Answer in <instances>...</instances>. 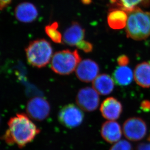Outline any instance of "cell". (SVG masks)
I'll list each match as a JSON object with an SVG mask.
<instances>
[{
  "label": "cell",
  "mask_w": 150,
  "mask_h": 150,
  "mask_svg": "<svg viewBox=\"0 0 150 150\" xmlns=\"http://www.w3.org/2000/svg\"><path fill=\"white\" fill-rule=\"evenodd\" d=\"M8 126L3 139L7 144H16L20 148L32 142L40 132L29 117L23 113L17 114L10 118Z\"/></svg>",
  "instance_id": "1"
},
{
  "label": "cell",
  "mask_w": 150,
  "mask_h": 150,
  "mask_svg": "<svg viewBox=\"0 0 150 150\" xmlns=\"http://www.w3.org/2000/svg\"><path fill=\"white\" fill-rule=\"evenodd\" d=\"M127 37L134 40H145L150 36V12L136 7L127 13Z\"/></svg>",
  "instance_id": "2"
},
{
  "label": "cell",
  "mask_w": 150,
  "mask_h": 150,
  "mask_svg": "<svg viewBox=\"0 0 150 150\" xmlns=\"http://www.w3.org/2000/svg\"><path fill=\"white\" fill-rule=\"evenodd\" d=\"M25 51L28 62L37 68L45 67L53 57V48L51 43L45 39L31 41Z\"/></svg>",
  "instance_id": "3"
},
{
  "label": "cell",
  "mask_w": 150,
  "mask_h": 150,
  "mask_svg": "<svg viewBox=\"0 0 150 150\" xmlns=\"http://www.w3.org/2000/svg\"><path fill=\"white\" fill-rule=\"evenodd\" d=\"M81 61V57L76 50L59 51L52 57L51 68L59 75H69L76 69Z\"/></svg>",
  "instance_id": "4"
},
{
  "label": "cell",
  "mask_w": 150,
  "mask_h": 150,
  "mask_svg": "<svg viewBox=\"0 0 150 150\" xmlns=\"http://www.w3.org/2000/svg\"><path fill=\"white\" fill-rule=\"evenodd\" d=\"M123 134L128 140L138 142L145 137L147 126L142 118L133 117L127 119L123 125Z\"/></svg>",
  "instance_id": "5"
},
{
  "label": "cell",
  "mask_w": 150,
  "mask_h": 150,
  "mask_svg": "<svg viewBox=\"0 0 150 150\" xmlns=\"http://www.w3.org/2000/svg\"><path fill=\"white\" fill-rule=\"evenodd\" d=\"M84 117L82 110L74 104L64 106L58 114V120L60 123L69 129L75 128L80 125Z\"/></svg>",
  "instance_id": "6"
},
{
  "label": "cell",
  "mask_w": 150,
  "mask_h": 150,
  "mask_svg": "<svg viewBox=\"0 0 150 150\" xmlns=\"http://www.w3.org/2000/svg\"><path fill=\"white\" fill-rule=\"evenodd\" d=\"M76 100V104L81 110L89 112L96 110L100 103L98 93L89 87L79 90Z\"/></svg>",
  "instance_id": "7"
},
{
  "label": "cell",
  "mask_w": 150,
  "mask_h": 150,
  "mask_svg": "<svg viewBox=\"0 0 150 150\" xmlns=\"http://www.w3.org/2000/svg\"><path fill=\"white\" fill-rule=\"evenodd\" d=\"M50 112L49 103L41 97L31 98L26 105V112L29 117L37 121H42L47 118Z\"/></svg>",
  "instance_id": "8"
},
{
  "label": "cell",
  "mask_w": 150,
  "mask_h": 150,
  "mask_svg": "<svg viewBox=\"0 0 150 150\" xmlns=\"http://www.w3.org/2000/svg\"><path fill=\"white\" fill-rule=\"evenodd\" d=\"M100 67L97 62L91 59L81 61L76 69V76L82 82L93 81L98 76Z\"/></svg>",
  "instance_id": "9"
},
{
  "label": "cell",
  "mask_w": 150,
  "mask_h": 150,
  "mask_svg": "<svg viewBox=\"0 0 150 150\" xmlns=\"http://www.w3.org/2000/svg\"><path fill=\"white\" fill-rule=\"evenodd\" d=\"M100 111L104 118L115 121L120 118L122 112V105L114 97H109L101 103Z\"/></svg>",
  "instance_id": "10"
},
{
  "label": "cell",
  "mask_w": 150,
  "mask_h": 150,
  "mask_svg": "<svg viewBox=\"0 0 150 150\" xmlns=\"http://www.w3.org/2000/svg\"><path fill=\"white\" fill-rule=\"evenodd\" d=\"M123 132L118 123L108 120L103 123L100 130L103 139L108 143L114 144L121 139Z\"/></svg>",
  "instance_id": "11"
},
{
  "label": "cell",
  "mask_w": 150,
  "mask_h": 150,
  "mask_svg": "<svg viewBox=\"0 0 150 150\" xmlns=\"http://www.w3.org/2000/svg\"><path fill=\"white\" fill-rule=\"evenodd\" d=\"M16 19L24 23H30L36 20L38 11L34 4L29 2H23L18 4L15 9Z\"/></svg>",
  "instance_id": "12"
},
{
  "label": "cell",
  "mask_w": 150,
  "mask_h": 150,
  "mask_svg": "<svg viewBox=\"0 0 150 150\" xmlns=\"http://www.w3.org/2000/svg\"><path fill=\"white\" fill-rule=\"evenodd\" d=\"M85 35V29L78 22H73L64 32L62 42L69 46L76 45L83 40Z\"/></svg>",
  "instance_id": "13"
},
{
  "label": "cell",
  "mask_w": 150,
  "mask_h": 150,
  "mask_svg": "<svg viewBox=\"0 0 150 150\" xmlns=\"http://www.w3.org/2000/svg\"><path fill=\"white\" fill-rule=\"evenodd\" d=\"M93 88L101 95L111 94L115 87V81L112 77L106 74L98 76L93 81Z\"/></svg>",
  "instance_id": "14"
},
{
  "label": "cell",
  "mask_w": 150,
  "mask_h": 150,
  "mask_svg": "<svg viewBox=\"0 0 150 150\" xmlns=\"http://www.w3.org/2000/svg\"><path fill=\"white\" fill-rule=\"evenodd\" d=\"M134 76L136 83L140 86L150 87V62L138 64L134 69Z\"/></svg>",
  "instance_id": "15"
},
{
  "label": "cell",
  "mask_w": 150,
  "mask_h": 150,
  "mask_svg": "<svg viewBox=\"0 0 150 150\" xmlns=\"http://www.w3.org/2000/svg\"><path fill=\"white\" fill-rule=\"evenodd\" d=\"M127 18V13L123 10L111 9L107 16V23L112 29H123L126 25Z\"/></svg>",
  "instance_id": "16"
},
{
  "label": "cell",
  "mask_w": 150,
  "mask_h": 150,
  "mask_svg": "<svg viewBox=\"0 0 150 150\" xmlns=\"http://www.w3.org/2000/svg\"><path fill=\"white\" fill-rule=\"evenodd\" d=\"M112 78L117 85L122 86H127L133 81V72L131 68L126 66L118 67L114 71Z\"/></svg>",
  "instance_id": "17"
},
{
  "label": "cell",
  "mask_w": 150,
  "mask_h": 150,
  "mask_svg": "<svg viewBox=\"0 0 150 150\" xmlns=\"http://www.w3.org/2000/svg\"><path fill=\"white\" fill-rule=\"evenodd\" d=\"M143 0H110L115 8L122 10L126 13L137 7Z\"/></svg>",
  "instance_id": "18"
},
{
  "label": "cell",
  "mask_w": 150,
  "mask_h": 150,
  "mask_svg": "<svg viewBox=\"0 0 150 150\" xmlns=\"http://www.w3.org/2000/svg\"><path fill=\"white\" fill-rule=\"evenodd\" d=\"M59 24L57 22H54L50 25H48L45 28V31L50 39L55 43L62 42V34L58 30Z\"/></svg>",
  "instance_id": "19"
},
{
  "label": "cell",
  "mask_w": 150,
  "mask_h": 150,
  "mask_svg": "<svg viewBox=\"0 0 150 150\" xmlns=\"http://www.w3.org/2000/svg\"><path fill=\"white\" fill-rule=\"evenodd\" d=\"M109 150H134L131 144L126 140L120 139L114 143Z\"/></svg>",
  "instance_id": "20"
},
{
  "label": "cell",
  "mask_w": 150,
  "mask_h": 150,
  "mask_svg": "<svg viewBox=\"0 0 150 150\" xmlns=\"http://www.w3.org/2000/svg\"><path fill=\"white\" fill-rule=\"evenodd\" d=\"M76 46L79 49L87 53L92 51L93 49V45L90 42H87L85 40H82L76 45Z\"/></svg>",
  "instance_id": "21"
},
{
  "label": "cell",
  "mask_w": 150,
  "mask_h": 150,
  "mask_svg": "<svg viewBox=\"0 0 150 150\" xmlns=\"http://www.w3.org/2000/svg\"><path fill=\"white\" fill-rule=\"evenodd\" d=\"M117 62L120 67H125L128 64L130 60L126 55H122L118 57Z\"/></svg>",
  "instance_id": "22"
},
{
  "label": "cell",
  "mask_w": 150,
  "mask_h": 150,
  "mask_svg": "<svg viewBox=\"0 0 150 150\" xmlns=\"http://www.w3.org/2000/svg\"><path fill=\"white\" fill-rule=\"evenodd\" d=\"M140 108L142 110L145 112L150 111V101L148 100H145L142 101L140 104Z\"/></svg>",
  "instance_id": "23"
},
{
  "label": "cell",
  "mask_w": 150,
  "mask_h": 150,
  "mask_svg": "<svg viewBox=\"0 0 150 150\" xmlns=\"http://www.w3.org/2000/svg\"><path fill=\"white\" fill-rule=\"evenodd\" d=\"M137 150H150V143H142L138 145Z\"/></svg>",
  "instance_id": "24"
},
{
  "label": "cell",
  "mask_w": 150,
  "mask_h": 150,
  "mask_svg": "<svg viewBox=\"0 0 150 150\" xmlns=\"http://www.w3.org/2000/svg\"><path fill=\"white\" fill-rule=\"evenodd\" d=\"M12 0H0V10H3L10 4Z\"/></svg>",
  "instance_id": "25"
},
{
  "label": "cell",
  "mask_w": 150,
  "mask_h": 150,
  "mask_svg": "<svg viewBox=\"0 0 150 150\" xmlns=\"http://www.w3.org/2000/svg\"><path fill=\"white\" fill-rule=\"evenodd\" d=\"M82 4L85 5L90 4L92 3V0H81Z\"/></svg>",
  "instance_id": "26"
},
{
  "label": "cell",
  "mask_w": 150,
  "mask_h": 150,
  "mask_svg": "<svg viewBox=\"0 0 150 150\" xmlns=\"http://www.w3.org/2000/svg\"><path fill=\"white\" fill-rule=\"evenodd\" d=\"M148 140L149 142H150V135L149 136L148 138Z\"/></svg>",
  "instance_id": "27"
}]
</instances>
